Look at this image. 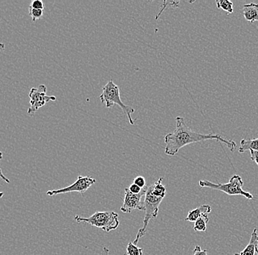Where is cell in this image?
Returning <instances> with one entry per match:
<instances>
[{"label":"cell","mask_w":258,"mask_h":255,"mask_svg":"<svg viewBox=\"0 0 258 255\" xmlns=\"http://www.w3.org/2000/svg\"><path fill=\"white\" fill-rule=\"evenodd\" d=\"M175 131L167 134L164 138L165 142V154L169 156H174L178 153L180 148L187 145L208 140H217L227 145L232 151L236 148V143L233 140L226 139L222 135L217 134H202L193 131L185 122L184 118L177 116L175 118Z\"/></svg>","instance_id":"6da1fadb"},{"label":"cell","mask_w":258,"mask_h":255,"mask_svg":"<svg viewBox=\"0 0 258 255\" xmlns=\"http://www.w3.org/2000/svg\"><path fill=\"white\" fill-rule=\"evenodd\" d=\"M99 99L101 103L106 104V108H111L114 105H117L126 115L129 123L135 125V121L132 118V114L135 113V110L122 103L120 99V88L112 80H109L103 87L102 93L99 96Z\"/></svg>","instance_id":"7a4b0ae2"},{"label":"cell","mask_w":258,"mask_h":255,"mask_svg":"<svg viewBox=\"0 0 258 255\" xmlns=\"http://www.w3.org/2000/svg\"><path fill=\"white\" fill-rule=\"evenodd\" d=\"M199 185L201 188H208L223 192L229 196H242L247 199L254 198L249 192L243 189V181L239 175H233L227 183H214L209 180H201Z\"/></svg>","instance_id":"3957f363"},{"label":"cell","mask_w":258,"mask_h":255,"mask_svg":"<svg viewBox=\"0 0 258 255\" xmlns=\"http://www.w3.org/2000/svg\"><path fill=\"white\" fill-rule=\"evenodd\" d=\"M74 221L77 223H86L107 232L116 230L120 225L118 214L114 211L96 212L93 216L88 218L76 216L74 217Z\"/></svg>","instance_id":"277c9868"},{"label":"cell","mask_w":258,"mask_h":255,"mask_svg":"<svg viewBox=\"0 0 258 255\" xmlns=\"http://www.w3.org/2000/svg\"><path fill=\"white\" fill-rule=\"evenodd\" d=\"M162 197H157L153 194L151 191V185L148 186L146 195L145 197V219L143 220V226L139 232H137L136 238L133 242L134 244L137 245L139 240L145 236L147 232V228L148 227L150 221L157 218L159 214V206L163 200Z\"/></svg>","instance_id":"5b68a950"},{"label":"cell","mask_w":258,"mask_h":255,"mask_svg":"<svg viewBox=\"0 0 258 255\" xmlns=\"http://www.w3.org/2000/svg\"><path fill=\"white\" fill-rule=\"evenodd\" d=\"M30 108L27 111L29 116H33L40 108L44 107L49 101H55L56 98L54 96L46 95V86L40 85L38 88H32L29 93Z\"/></svg>","instance_id":"8992f818"},{"label":"cell","mask_w":258,"mask_h":255,"mask_svg":"<svg viewBox=\"0 0 258 255\" xmlns=\"http://www.w3.org/2000/svg\"><path fill=\"white\" fill-rule=\"evenodd\" d=\"M148 186H145L140 193H133L128 188L125 189L123 204L121 207L120 211L125 214H130L135 210L145 211V199Z\"/></svg>","instance_id":"52a82bcc"},{"label":"cell","mask_w":258,"mask_h":255,"mask_svg":"<svg viewBox=\"0 0 258 255\" xmlns=\"http://www.w3.org/2000/svg\"><path fill=\"white\" fill-rule=\"evenodd\" d=\"M96 182V179L93 178L90 176H87V177L79 176L77 181L74 182L70 186L60 188V189L48 190L46 194L48 196H53L59 194L72 193V192H77V193H80L83 196L84 193L89 189V188L94 185Z\"/></svg>","instance_id":"ba28073f"},{"label":"cell","mask_w":258,"mask_h":255,"mask_svg":"<svg viewBox=\"0 0 258 255\" xmlns=\"http://www.w3.org/2000/svg\"><path fill=\"white\" fill-rule=\"evenodd\" d=\"M211 211H212V208L209 205H203V206L198 207L192 211H190L185 220L186 222L195 223L203 215H209Z\"/></svg>","instance_id":"9c48e42d"},{"label":"cell","mask_w":258,"mask_h":255,"mask_svg":"<svg viewBox=\"0 0 258 255\" xmlns=\"http://www.w3.org/2000/svg\"><path fill=\"white\" fill-rule=\"evenodd\" d=\"M243 14L248 22L254 23L258 21V4L249 3L244 5L243 7Z\"/></svg>","instance_id":"30bf717a"},{"label":"cell","mask_w":258,"mask_h":255,"mask_svg":"<svg viewBox=\"0 0 258 255\" xmlns=\"http://www.w3.org/2000/svg\"><path fill=\"white\" fill-rule=\"evenodd\" d=\"M258 246V235L257 229L253 230L249 243L244 249L239 253L240 255H255L256 248Z\"/></svg>","instance_id":"8fae6325"},{"label":"cell","mask_w":258,"mask_h":255,"mask_svg":"<svg viewBox=\"0 0 258 255\" xmlns=\"http://www.w3.org/2000/svg\"><path fill=\"white\" fill-rule=\"evenodd\" d=\"M247 150L258 151V137L254 139H242L240 142V153H243Z\"/></svg>","instance_id":"7c38bea8"},{"label":"cell","mask_w":258,"mask_h":255,"mask_svg":"<svg viewBox=\"0 0 258 255\" xmlns=\"http://www.w3.org/2000/svg\"><path fill=\"white\" fill-rule=\"evenodd\" d=\"M164 180L163 177L159 179L157 182H155L153 185H151V191L154 196L157 197L164 198L166 193V188L162 185V181Z\"/></svg>","instance_id":"4fadbf2b"},{"label":"cell","mask_w":258,"mask_h":255,"mask_svg":"<svg viewBox=\"0 0 258 255\" xmlns=\"http://www.w3.org/2000/svg\"><path fill=\"white\" fill-rule=\"evenodd\" d=\"M209 222V215H203L194 224V230L196 232H206Z\"/></svg>","instance_id":"5bb4252c"},{"label":"cell","mask_w":258,"mask_h":255,"mask_svg":"<svg viewBox=\"0 0 258 255\" xmlns=\"http://www.w3.org/2000/svg\"><path fill=\"white\" fill-rule=\"evenodd\" d=\"M217 9H222L226 11L227 14H233V3L229 0H217L216 1Z\"/></svg>","instance_id":"9a60e30c"},{"label":"cell","mask_w":258,"mask_h":255,"mask_svg":"<svg viewBox=\"0 0 258 255\" xmlns=\"http://www.w3.org/2000/svg\"><path fill=\"white\" fill-rule=\"evenodd\" d=\"M125 255H143V248H140L132 242H129L127 245Z\"/></svg>","instance_id":"2e32d148"},{"label":"cell","mask_w":258,"mask_h":255,"mask_svg":"<svg viewBox=\"0 0 258 255\" xmlns=\"http://www.w3.org/2000/svg\"><path fill=\"white\" fill-rule=\"evenodd\" d=\"M29 15L31 17L32 20L35 22V21L41 19L43 17V10L34 9L29 7Z\"/></svg>","instance_id":"e0dca14e"},{"label":"cell","mask_w":258,"mask_h":255,"mask_svg":"<svg viewBox=\"0 0 258 255\" xmlns=\"http://www.w3.org/2000/svg\"><path fill=\"white\" fill-rule=\"evenodd\" d=\"M30 7L34 9L43 10V11L45 9L44 3L40 0H34L30 3Z\"/></svg>","instance_id":"ac0fdd59"},{"label":"cell","mask_w":258,"mask_h":255,"mask_svg":"<svg viewBox=\"0 0 258 255\" xmlns=\"http://www.w3.org/2000/svg\"><path fill=\"white\" fill-rule=\"evenodd\" d=\"M134 183L135 185H138L140 188H143L146 186L145 185V179L143 176H138L134 180Z\"/></svg>","instance_id":"d6986e66"},{"label":"cell","mask_w":258,"mask_h":255,"mask_svg":"<svg viewBox=\"0 0 258 255\" xmlns=\"http://www.w3.org/2000/svg\"><path fill=\"white\" fill-rule=\"evenodd\" d=\"M193 255H208V250H202L201 246H196L194 249Z\"/></svg>","instance_id":"ffe728a7"},{"label":"cell","mask_w":258,"mask_h":255,"mask_svg":"<svg viewBox=\"0 0 258 255\" xmlns=\"http://www.w3.org/2000/svg\"><path fill=\"white\" fill-rule=\"evenodd\" d=\"M128 188L133 193H140L143 189V188H140L138 185H135V183H132Z\"/></svg>","instance_id":"44dd1931"},{"label":"cell","mask_w":258,"mask_h":255,"mask_svg":"<svg viewBox=\"0 0 258 255\" xmlns=\"http://www.w3.org/2000/svg\"><path fill=\"white\" fill-rule=\"evenodd\" d=\"M250 156H251V160L254 161L258 166V151L250 150Z\"/></svg>","instance_id":"7402d4cb"},{"label":"cell","mask_w":258,"mask_h":255,"mask_svg":"<svg viewBox=\"0 0 258 255\" xmlns=\"http://www.w3.org/2000/svg\"><path fill=\"white\" fill-rule=\"evenodd\" d=\"M3 152H2V151H0V162H1L2 160H3ZM0 179H2V180H4V181L7 182V183H10L9 179H8L7 177H6V176L4 175V174L3 173V172H2L1 168H0Z\"/></svg>","instance_id":"603a6c76"},{"label":"cell","mask_w":258,"mask_h":255,"mask_svg":"<svg viewBox=\"0 0 258 255\" xmlns=\"http://www.w3.org/2000/svg\"><path fill=\"white\" fill-rule=\"evenodd\" d=\"M101 255H109V250L106 247H103Z\"/></svg>","instance_id":"cb8c5ba5"},{"label":"cell","mask_w":258,"mask_h":255,"mask_svg":"<svg viewBox=\"0 0 258 255\" xmlns=\"http://www.w3.org/2000/svg\"><path fill=\"white\" fill-rule=\"evenodd\" d=\"M5 48H6V46H5L4 43H0V53H1L2 51H3V50L5 49Z\"/></svg>","instance_id":"d4e9b609"},{"label":"cell","mask_w":258,"mask_h":255,"mask_svg":"<svg viewBox=\"0 0 258 255\" xmlns=\"http://www.w3.org/2000/svg\"><path fill=\"white\" fill-rule=\"evenodd\" d=\"M4 196V192H0V198L3 197Z\"/></svg>","instance_id":"484cf974"},{"label":"cell","mask_w":258,"mask_h":255,"mask_svg":"<svg viewBox=\"0 0 258 255\" xmlns=\"http://www.w3.org/2000/svg\"><path fill=\"white\" fill-rule=\"evenodd\" d=\"M256 253H257V255H258V248H256Z\"/></svg>","instance_id":"4316f807"},{"label":"cell","mask_w":258,"mask_h":255,"mask_svg":"<svg viewBox=\"0 0 258 255\" xmlns=\"http://www.w3.org/2000/svg\"><path fill=\"white\" fill-rule=\"evenodd\" d=\"M233 255H240V254L239 253H235V254Z\"/></svg>","instance_id":"83f0119b"}]
</instances>
